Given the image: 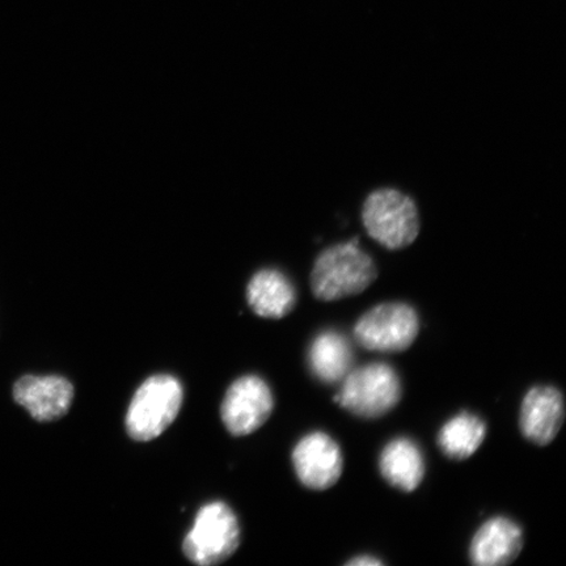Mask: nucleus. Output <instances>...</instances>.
Here are the masks:
<instances>
[{"mask_svg":"<svg viewBox=\"0 0 566 566\" xmlns=\"http://www.w3.org/2000/svg\"><path fill=\"white\" fill-rule=\"evenodd\" d=\"M292 460L296 478L310 491L331 490L344 473L342 446L325 431L303 436L294 446Z\"/></svg>","mask_w":566,"mask_h":566,"instance_id":"nucleus-7","label":"nucleus"},{"mask_svg":"<svg viewBox=\"0 0 566 566\" xmlns=\"http://www.w3.org/2000/svg\"><path fill=\"white\" fill-rule=\"evenodd\" d=\"M247 301L254 314L279 321L294 310L296 290L286 274L277 269H263L248 283Z\"/></svg>","mask_w":566,"mask_h":566,"instance_id":"nucleus-14","label":"nucleus"},{"mask_svg":"<svg viewBox=\"0 0 566 566\" xmlns=\"http://www.w3.org/2000/svg\"><path fill=\"white\" fill-rule=\"evenodd\" d=\"M13 399L35 421L52 422L66 416L74 399V387L59 375H27L13 386Z\"/></svg>","mask_w":566,"mask_h":566,"instance_id":"nucleus-11","label":"nucleus"},{"mask_svg":"<svg viewBox=\"0 0 566 566\" xmlns=\"http://www.w3.org/2000/svg\"><path fill=\"white\" fill-rule=\"evenodd\" d=\"M564 421L565 399L557 387L537 385L523 396L518 423L527 442L546 448L556 440Z\"/></svg>","mask_w":566,"mask_h":566,"instance_id":"nucleus-9","label":"nucleus"},{"mask_svg":"<svg viewBox=\"0 0 566 566\" xmlns=\"http://www.w3.org/2000/svg\"><path fill=\"white\" fill-rule=\"evenodd\" d=\"M363 222L369 237L391 251L409 247L420 232L415 201L396 189L375 190L367 197Z\"/></svg>","mask_w":566,"mask_h":566,"instance_id":"nucleus-5","label":"nucleus"},{"mask_svg":"<svg viewBox=\"0 0 566 566\" xmlns=\"http://www.w3.org/2000/svg\"><path fill=\"white\" fill-rule=\"evenodd\" d=\"M274 396L271 387L258 375H245L226 392L221 415L229 433L244 437L254 433L271 419Z\"/></svg>","mask_w":566,"mask_h":566,"instance_id":"nucleus-8","label":"nucleus"},{"mask_svg":"<svg viewBox=\"0 0 566 566\" xmlns=\"http://www.w3.org/2000/svg\"><path fill=\"white\" fill-rule=\"evenodd\" d=\"M525 533L518 522L506 515H495L483 522L473 534L469 558L476 566H506L522 554Z\"/></svg>","mask_w":566,"mask_h":566,"instance_id":"nucleus-10","label":"nucleus"},{"mask_svg":"<svg viewBox=\"0 0 566 566\" xmlns=\"http://www.w3.org/2000/svg\"><path fill=\"white\" fill-rule=\"evenodd\" d=\"M240 544V526L235 513L224 502L203 505L196 515L192 530L182 543L184 555L200 566L222 564L235 554Z\"/></svg>","mask_w":566,"mask_h":566,"instance_id":"nucleus-6","label":"nucleus"},{"mask_svg":"<svg viewBox=\"0 0 566 566\" xmlns=\"http://www.w3.org/2000/svg\"><path fill=\"white\" fill-rule=\"evenodd\" d=\"M377 279V265L353 238L318 254L310 285L316 300L336 302L363 294Z\"/></svg>","mask_w":566,"mask_h":566,"instance_id":"nucleus-1","label":"nucleus"},{"mask_svg":"<svg viewBox=\"0 0 566 566\" xmlns=\"http://www.w3.org/2000/svg\"><path fill=\"white\" fill-rule=\"evenodd\" d=\"M335 402L363 420H378L399 406L402 381L398 371L386 363H370L346 375Z\"/></svg>","mask_w":566,"mask_h":566,"instance_id":"nucleus-2","label":"nucleus"},{"mask_svg":"<svg viewBox=\"0 0 566 566\" xmlns=\"http://www.w3.org/2000/svg\"><path fill=\"white\" fill-rule=\"evenodd\" d=\"M488 434V424L483 417L462 410L446 421L437 433V446L442 454L454 462L476 454Z\"/></svg>","mask_w":566,"mask_h":566,"instance_id":"nucleus-15","label":"nucleus"},{"mask_svg":"<svg viewBox=\"0 0 566 566\" xmlns=\"http://www.w3.org/2000/svg\"><path fill=\"white\" fill-rule=\"evenodd\" d=\"M182 400L179 379L168 374L153 375L133 396L125 420L127 434L138 442L155 440L171 427Z\"/></svg>","mask_w":566,"mask_h":566,"instance_id":"nucleus-3","label":"nucleus"},{"mask_svg":"<svg viewBox=\"0 0 566 566\" xmlns=\"http://www.w3.org/2000/svg\"><path fill=\"white\" fill-rule=\"evenodd\" d=\"M419 313L406 302L377 304L358 318L353 336L360 348L374 353H402L419 337Z\"/></svg>","mask_w":566,"mask_h":566,"instance_id":"nucleus-4","label":"nucleus"},{"mask_svg":"<svg viewBox=\"0 0 566 566\" xmlns=\"http://www.w3.org/2000/svg\"><path fill=\"white\" fill-rule=\"evenodd\" d=\"M346 566H384L385 562L374 555H358L345 563Z\"/></svg>","mask_w":566,"mask_h":566,"instance_id":"nucleus-16","label":"nucleus"},{"mask_svg":"<svg viewBox=\"0 0 566 566\" xmlns=\"http://www.w3.org/2000/svg\"><path fill=\"white\" fill-rule=\"evenodd\" d=\"M307 366L323 385H339L354 367L350 339L337 329H324L313 338L307 350Z\"/></svg>","mask_w":566,"mask_h":566,"instance_id":"nucleus-13","label":"nucleus"},{"mask_svg":"<svg viewBox=\"0 0 566 566\" xmlns=\"http://www.w3.org/2000/svg\"><path fill=\"white\" fill-rule=\"evenodd\" d=\"M380 476L395 490L412 493L427 475V460L413 438L399 436L389 440L378 458Z\"/></svg>","mask_w":566,"mask_h":566,"instance_id":"nucleus-12","label":"nucleus"}]
</instances>
